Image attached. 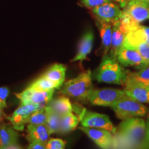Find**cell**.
<instances>
[{
  "label": "cell",
  "mask_w": 149,
  "mask_h": 149,
  "mask_svg": "<svg viewBox=\"0 0 149 149\" xmlns=\"http://www.w3.org/2000/svg\"><path fill=\"white\" fill-rule=\"evenodd\" d=\"M29 140V146L28 148L29 149H46V144L40 142V141L35 140L33 139H27Z\"/></svg>",
  "instance_id": "obj_31"
},
{
  "label": "cell",
  "mask_w": 149,
  "mask_h": 149,
  "mask_svg": "<svg viewBox=\"0 0 149 149\" xmlns=\"http://www.w3.org/2000/svg\"><path fill=\"white\" fill-rule=\"evenodd\" d=\"M45 107L38 111H36L30 115L28 119L27 124H33V125L46 124V121H47V113H46Z\"/></svg>",
  "instance_id": "obj_25"
},
{
  "label": "cell",
  "mask_w": 149,
  "mask_h": 149,
  "mask_svg": "<svg viewBox=\"0 0 149 149\" xmlns=\"http://www.w3.org/2000/svg\"><path fill=\"white\" fill-rule=\"evenodd\" d=\"M127 77L131 78L136 81H139L145 84L149 85V65L138 72H132L130 70H126Z\"/></svg>",
  "instance_id": "obj_26"
},
{
  "label": "cell",
  "mask_w": 149,
  "mask_h": 149,
  "mask_svg": "<svg viewBox=\"0 0 149 149\" xmlns=\"http://www.w3.org/2000/svg\"><path fill=\"white\" fill-rule=\"evenodd\" d=\"M92 72L91 70L81 72L77 77L67 81L60 90L61 94L80 101H87L92 89Z\"/></svg>",
  "instance_id": "obj_3"
},
{
  "label": "cell",
  "mask_w": 149,
  "mask_h": 149,
  "mask_svg": "<svg viewBox=\"0 0 149 149\" xmlns=\"http://www.w3.org/2000/svg\"><path fill=\"white\" fill-rule=\"evenodd\" d=\"M55 89L44 91L29 87L15 95L21 102V104H39L46 105L52 100Z\"/></svg>",
  "instance_id": "obj_7"
},
{
  "label": "cell",
  "mask_w": 149,
  "mask_h": 149,
  "mask_svg": "<svg viewBox=\"0 0 149 149\" xmlns=\"http://www.w3.org/2000/svg\"><path fill=\"white\" fill-rule=\"evenodd\" d=\"M123 14L136 24L149 19V3L137 0H128L123 8Z\"/></svg>",
  "instance_id": "obj_10"
},
{
  "label": "cell",
  "mask_w": 149,
  "mask_h": 149,
  "mask_svg": "<svg viewBox=\"0 0 149 149\" xmlns=\"http://www.w3.org/2000/svg\"><path fill=\"white\" fill-rule=\"evenodd\" d=\"M79 128L82 130L100 148L104 149L113 148L114 136L113 135V133L109 130L84 126H81Z\"/></svg>",
  "instance_id": "obj_13"
},
{
  "label": "cell",
  "mask_w": 149,
  "mask_h": 149,
  "mask_svg": "<svg viewBox=\"0 0 149 149\" xmlns=\"http://www.w3.org/2000/svg\"><path fill=\"white\" fill-rule=\"evenodd\" d=\"M48 106L59 115H63L73 111V106L67 96H61L51 100Z\"/></svg>",
  "instance_id": "obj_22"
},
{
  "label": "cell",
  "mask_w": 149,
  "mask_h": 149,
  "mask_svg": "<svg viewBox=\"0 0 149 149\" xmlns=\"http://www.w3.org/2000/svg\"><path fill=\"white\" fill-rule=\"evenodd\" d=\"M142 42L149 44V27L139 24L126 33L123 45L128 48H133Z\"/></svg>",
  "instance_id": "obj_15"
},
{
  "label": "cell",
  "mask_w": 149,
  "mask_h": 149,
  "mask_svg": "<svg viewBox=\"0 0 149 149\" xmlns=\"http://www.w3.org/2000/svg\"><path fill=\"white\" fill-rule=\"evenodd\" d=\"M124 93L136 101L141 103H149V85L128 77L124 85Z\"/></svg>",
  "instance_id": "obj_11"
},
{
  "label": "cell",
  "mask_w": 149,
  "mask_h": 149,
  "mask_svg": "<svg viewBox=\"0 0 149 149\" xmlns=\"http://www.w3.org/2000/svg\"><path fill=\"white\" fill-rule=\"evenodd\" d=\"M113 0H79L81 6L85 8L92 9L105 3L111 2Z\"/></svg>",
  "instance_id": "obj_29"
},
{
  "label": "cell",
  "mask_w": 149,
  "mask_h": 149,
  "mask_svg": "<svg viewBox=\"0 0 149 149\" xmlns=\"http://www.w3.org/2000/svg\"><path fill=\"white\" fill-rule=\"evenodd\" d=\"M81 126L84 127L102 128L115 133L116 128L107 115L84 110L81 119Z\"/></svg>",
  "instance_id": "obj_6"
},
{
  "label": "cell",
  "mask_w": 149,
  "mask_h": 149,
  "mask_svg": "<svg viewBox=\"0 0 149 149\" xmlns=\"http://www.w3.org/2000/svg\"><path fill=\"white\" fill-rule=\"evenodd\" d=\"M119 20L112 24L113 34H112L111 45L109 53L108 54L109 56L115 59H117V53L123 45L124 37H125V34L122 32L120 28V21Z\"/></svg>",
  "instance_id": "obj_19"
},
{
  "label": "cell",
  "mask_w": 149,
  "mask_h": 149,
  "mask_svg": "<svg viewBox=\"0 0 149 149\" xmlns=\"http://www.w3.org/2000/svg\"><path fill=\"white\" fill-rule=\"evenodd\" d=\"M19 134L15 129L6 124L0 126V148L7 149L11 144L18 143Z\"/></svg>",
  "instance_id": "obj_20"
},
{
  "label": "cell",
  "mask_w": 149,
  "mask_h": 149,
  "mask_svg": "<svg viewBox=\"0 0 149 149\" xmlns=\"http://www.w3.org/2000/svg\"><path fill=\"white\" fill-rule=\"evenodd\" d=\"M125 95L124 91L121 89L92 88L88 95L87 101L95 106L111 107Z\"/></svg>",
  "instance_id": "obj_5"
},
{
  "label": "cell",
  "mask_w": 149,
  "mask_h": 149,
  "mask_svg": "<svg viewBox=\"0 0 149 149\" xmlns=\"http://www.w3.org/2000/svg\"><path fill=\"white\" fill-rule=\"evenodd\" d=\"M66 142L63 139L58 138L49 139L46 144V149H64Z\"/></svg>",
  "instance_id": "obj_28"
},
{
  "label": "cell",
  "mask_w": 149,
  "mask_h": 149,
  "mask_svg": "<svg viewBox=\"0 0 149 149\" xmlns=\"http://www.w3.org/2000/svg\"><path fill=\"white\" fill-rule=\"evenodd\" d=\"M137 1H142V2H144V3H149V0H137Z\"/></svg>",
  "instance_id": "obj_34"
},
{
  "label": "cell",
  "mask_w": 149,
  "mask_h": 149,
  "mask_svg": "<svg viewBox=\"0 0 149 149\" xmlns=\"http://www.w3.org/2000/svg\"><path fill=\"white\" fill-rule=\"evenodd\" d=\"M93 41H94V34L92 30H87L79 40L77 46V53L70 60V62L79 61L80 65L82 64L83 61L87 59L88 55L91 53Z\"/></svg>",
  "instance_id": "obj_14"
},
{
  "label": "cell",
  "mask_w": 149,
  "mask_h": 149,
  "mask_svg": "<svg viewBox=\"0 0 149 149\" xmlns=\"http://www.w3.org/2000/svg\"><path fill=\"white\" fill-rule=\"evenodd\" d=\"M1 107H0V115H1Z\"/></svg>",
  "instance_id": "obj_35"
},
{
  "label": "cell",
  "mask_w": 149,
  "mask_h": 149,
  "mask_svg": "<svg viewBox=\"0 0 149 149\" xmlns=\"http://www.w3.org/2000/svg\"><path fill=\"white\" fill-rule=\"evenodd\" d=\"M9 90L6 87H0V107L1 109L6 107V99L8 96Z\"/></svg>",
  "instance_id": "obj_30"
},
{
  "label": "cell",
  "mask_w": 149,
  "mask_h": 149,
  "mask_svg": "<svg viewBox=\"0 0 149 149\" xmlns=\"http://www.w3.org/2000/svg\"><path fill=\"white\" fill-rule=\"evenodd\" d=\"M26 139H33L35 140L39 141L40 142L46 144L48 139H50L51 132L46 124H28L27 125Z\"/></svg>",
  "instance_id": "obj_18"
},
{
  "label": "cell",
  "mask_w": 149,
  "mask_h": 149,
  "mask_svg": "<svg viewBox=\"0 0 149 149\" xmlns=\"http://www.w3.org/2000/svg\"><path fill=\"white\" fill-rule=\"evenodd\" d=\"M146 133V121L140 117L122 120L115 133L123 140L126 148H141Z\"/></svg>",
  "instance_id": "obj_1"
},
{
  "label": "cell",
  "mask_w": 149,
  "mask_h": 149,
  "mask_svg": "<svg viewBox=\"0 0 149 149\" xmlns=\"http://www.w3.org/2000/svg\"><path fill=\"white\" fill-rule=\"evenodd\" d=\"M45 109L47 113V121L46 125L47 126L51 134L59 133L61 115L57 114L48 105L46 106Z\"/></svg>",
  "instance_id": "obj_23"
},
{
  "label": "cell",
  "mask_w": 149,
  "mask_h": 149,
  "mask_svg": "<svg viewBox=\"0 0 149 149\" xmlns=\"http://www.w3.org/2000/svg\"><path fill=\"white\" fill-rule=\"evenodd\" d=\"M120 120L134 117H144L148 114V109L143 103L136 101L126 95L111 107Z\"/></svg>",
  "instance_id": "obj_4"
},
{
  "label": "cell",
  "mask_w": 149,
  "mask_h": 149,
  "mask_svg": "<svg viewBox=\"0 0 149 149\" xmlns=\"http://www.w3.org/2000/svg\"><path fill=\"white\" fill-rule=\"evenodd\" d=\"M141 148H149V113L146 120V133Z\"/></svg>",
  "instance_id": "obj_32"
},
{
  "label": "cell",
  "mask_w": 149,
  "mask_h": 149,
  "mask_svg": "<svg viewBox=\"0 0 149 149\" xmlns=\"http://www.w3.org/2000/svg\"><path fill=\"white\" fill-rule=\"evenodd\" d=\"M66 71V67L64 64H55L50 67L42 76L57 84L61 88L64 81Z\"/></svg>",
  "instance_id": "obj_21"
},
{
  "label": "cell",
  "mask_w": 149,
  "mask_h": 149,
  "mask_svg": "<svg viewBox=\"0 0 149 149\" xmlns=\"http://www.w3.org/2000/svg\"><path fill=\"white\" fill-rule=\"evenodd\" d=\"M45 106L39 104H21V106L14 111L12 115L8 117V120L12 124L15 129L23 130L24 126L27 124L28 119L30 115L36 111L44 108Z\"/></svg>",
  "instance_id": "obj_9"
},
{
  "label": "cell",
  "mask_w": 149,
  "mask_h": 149,
  "mask_svg": "<svg viewBox=\"0 0 149 149\" xmlns=\"http://www.w3.org/2000/svg\"><path fill=\"white\" fill-rule=\"evenodd\" d=\"M127 1H128V0H127Z\"/></svg>",
  "instance_id": "obj_36"
},
{
  "label": "cell",
  "mask_w": 149,
  "mask_h": 149,
  "mask_svg": "<svg viewBox=\"0 0 149 149\" xmlns=\"http://www.w3.org/2000/svg\"><path fill=\"white\" fill-rule=\"evenodd\" d=\"M117 59L124 67H135L141 70L148 66L138 52L124 45L117 53Z\"/></svg>",
  "instance_id": "obj_12"
},
{
  "label": "cell",
  "mask_w": 149,
  "mask_h": 149,
  "mask_svg": "<svg viewBox=\"0 0 149 149\" xmlns=\"http://www.w3.org/2000/svg\"><path fill=\"white\" fill-rule=\"evenodd\" d=\"M31 88H34L40 90L48 91L52 90V89H58L60 88V86L53 81H51L47 78L41 76L38 79L35 80L34 82H33L29 86Z\"/></svg>",
  "instance_id": "obj_24"
},
{
  "label": "cell",
  "mask_w": 149,
  "mask_h": 149,
  "mask_svg": "<svg viewBox=\"0 0 149 149\" xmlns=\"http://www.w3.org/2000/svg\"><path fill=\"white\" fill-rule=\"evenodd\" d=\"M84 109H81L79 112L78 115H74L72 112L61 115L60 126H59V133L66 134L72 131L77 127L79 123L81 122V115H82Z\"/></svg>",
  "instance_id": "obj_17"
},
{
  "label": "cell",
  "mask_w": 149,
  "mask_h": 149,
  "mask_svg": "<svg viewBox=\"0 0 149 149\" xmlns=\"http://www.w3.org/2000/svg\"><path fill=\"white\" fill-rule=\"evenodd\" d=\"M91 12L95 20L111 24L118 21L122 14L120 6L112 1L91 9Z\"/></svg>",
  "instance_id": "obj_8"
},
{
  "label": "cell",
  "mask_w": 149,
  "mask_h": 149,
  "mask_svg": "<svg viewBox=\"0 0 149 149\" xmlns=\"http://www.w3.org/2000/svg\"><path fill=\"white\" fill-rule=\"evenodd\" d=\"M96 26H97L100 35H101V47L99 51L102 57L109 54L111 45L112 34H113V26L112 24L108 22H103L95 20Z\"/></svg>",
  "instance_id": "obj_16"
},
{
  "label": "cell",
  "mask_w": 149,
  "mask_h": 149,
  "mask_svg": "<svg viewBox=\"0 0 149 149\" xmlns=\"http://www.w3.org/2000/svg\"><path fill=\"white\" fill-rule=\"evenodd\" d=\"M132 49L135 50L140 54V55L146 61V64L149 65V44L147 43H139L137 45L133 46V48H130Z\"/></svg>",
  "instance_id": "obj_27"
},
{
  "label": "cell",
  "mask_w": 149,
  "mask_h": 149,
  "mask_svg": "<svg viewBox=\"0 0 149 149\" xmlns=\"http://www.w3.org/2000/svg\"><path fill=\"white\" fill-rule=\"evenodd\" d=\"M115 1L120 4V6L122 8H124L128 3L127 0H115Z\"/></svg>",
  "instance_id": "obj_33"
},
{
  "label": "cell",
  "mask_w": 149,
  "mask_h": 149,
  "mask_svg": "<svg viewBox=\"0 0 149 149\" xmlns=\"http://www.w3.org/2000/svg\"><path fill=\"white\" fill-rule=\"evenodd\" d=\"M92 75L98 82L124 86L127 74L117 59L107 55L103 56L100 66Z\"/></svg>",
  "instance_id": "obj_2"
}]
</instances>
